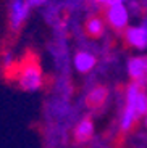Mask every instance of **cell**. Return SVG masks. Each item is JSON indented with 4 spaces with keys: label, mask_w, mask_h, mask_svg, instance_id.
Wrapping results in <instances>:
<instances>
[{
    "label": "cell",
    "mask_w": 147,
    "mask_h": 148,
    "mask_svg": "<svg viewBox=\"0 0 147 148\" xmlns=\"http://www.w3.org/2000/svg\"><path fill=\"white\" fill-rule=\"evenodd\" d=\"M103 29H105V24H103V21L99 16L87 18V21H86V32L89 34V37L97 39V37H100L103 34Z\"/></svg>",
    "instance_id": "obj_9"
},
{
    "label": "cell",
    "mask_w": 147,
    "mask_h": 148,
    "mask_svg": "<svg viewBox=\"0 0 147 148\" xmlns=\"http://www.w3.org/2000/svg\"><path fill=\"white\" fill-rule=\"evenodd\" d=\"M29 5L26 0H13L10 8V27L15 32H19V29L23 27L24 21L28 19L29 15Z\"/></svg>",
    "instance_id": "obj_3"
},
{
    "label": "cell",
    "mask_w": 147,
    "mask_h": 148,
    "mask_svg": "<svg viewBox=\"0 0 147 148\" xmlns=\"http://www.w3.org/2000/svg\"><path fill=\"white\" fill-rule=\"evenodd\" d=\"M144 124H146V127H147V114H146V119H144Z\"/></svg>",
    "instance_id": "obj_11"
},
{
    "label": "cell",
    "mask_w": 147,
    "mask_h": 148,
    "mask_svg": "<svg viewBox=\"0 0 147 148\" xmlns=\"http://www.w3.org/2000/svg\"><path fill=\"white\" fill-rule=\"evenodd\" d=\"M92 135H94V124L89 118L83 119L79 124H78L76 130H74V140L78 143H84V142L91 140Z\"/></svg>",
    "instance_id": "obj_7"
},
{
    "label": "cell",
    "mask_w": 147,
    "mask_h": 148,
    "mask_svg": "<svg viewBox=\"0 0 147 148\" xmlns=\"http://www.w3.org/2000/svg\"><path fill=\"white\" fill-rule=\"evenodd\" d=\"M147 114V92L139 90L137 93V100H136V116L142 118Z\"/></svg>",
    "instance_id": "obj_10"
},
{
    "label": "cell",
    "mask_w": 147,
    "mask_h": 148,
    "mask_svg": "<svg viewBox=\"0 0 147 148\" xmlns=\"http://www.w3.org/2000/svg\"><path fill=\"white\" fill-rule=\"evenodd\" d=\"M128 73L134 82L142 84L147 76V56H134L128 61Z\"/></svg>",
    "instance_id": "obj_5"
},
{
    "label": "cell",
    "mask_w": 147,
    "mask_h": 148,
    "mask_svg": "<svg viewBox=\"0 0 147 148\" xmlns=\"http://www.w3.org/2000/svg\"><path fill=\"white\" fill-rule=\"evenodd\" d=\"M107 97H108V92H107L105 87H102V85H100V87H96V89L87 95L86 105H87L89 108H92V110H97V108H100L105 103Z\"/></svg>",
    "instance_id": "obj_8"
},
{
    "label": "cell",
    "mask_w": 147,
    "mask_h": 148,
    "mask_svg": "<svg viewBox=\"0 0 147 148\" xmlns=\"http://www.w3.org/2000/svg\"><path fill=\"white\" fill-rule=\"evenodd\" d=\"M141 90V84L134 82L128 87L126 90V103H125V110L121 114V129L128 130L132 126V122L136 121V100H137V93Z\"/></svg>",
    "instance_id": "obj_1"
},
{
    "label": "cell",
    "mask_w": 147,
    "mask_h": 148,
    "mask_svg": "<svg viewBox=\"0 0 147 148\" xmlns=\"http://www.w3.org/2000/svg\"><path fill=\"white\" fill-rule=\"evenodd\" d=\"M126 40L136 50L147 48V26H134L126 29Z\"/></svg>",
    "instance_id": "obj_4"
},
{
    "label": "cell",
    "mask_w": 147,
    "mask_h": 148,
    "mask_svg": "<svg viewBox=\"0 0 147 148\" xmlns=\"http://www.w3.org/2000/svg\"><path fill=\"white\" fill-rule=\"evenodd\" d=\"M107 19H108V24L115 29H125L128 26V10L125 8V5L121 2H110L108 3V10H107Z\"/></svg>",
    "instance_id": "obj_2"
},
{
    "label": "cell",
    "mask_w": 147,
    "mask_h": 148,
    "mask_svg": "<svg viewBox=\"0 0 147 148\" xmlns=\"http://www.w3.org/2000/svg\"><path fill=\"white\" fill-rule=\"evenodd\" d=\"M94 66H96V56L91 55L89 52H78L74 55V68L81 74L92 71Z\"/></svg>",
    "instance_id": "obj_6"
}]
</instances>
